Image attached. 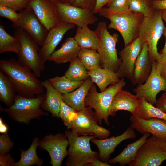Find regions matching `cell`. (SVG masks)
Masks as SVG:
<instances>
[{"mask_svg": "<svg viewBox=\"0 0 166 166\" xmlns=\"http://www.w3.org/2000/svg\"><path fill=\"white\" fill-rule=\"evenodd\" d=\"M0 68L12 82L18 94L33 98L43 93L44 88L34 73L14 58L0 60Z\"/></svg>", "mask_w": 166, "mask_h": 166, "instance_id": "6da1fadb", "label": "cell"}, {"mask_svg": "<svg viewBox=\"0 0 166 166\" xmlns=\"http://www.w3.org/2000/svg\"><path fill=\"white\" fill-rule=\"evenodd\" d=\"M45 97L43 93L33 98L25 97L17 94L13 105L7 108L0 106V112L5 113L18 123L28 124L33 119L48 115L41 108Z\"/></svg>", "mask_w": 166, "mask_h": 166, "instance_id": "7a4b0ae2", "label": "cell"}, {"mask_svg": "<svg viewBox=\"0 0 166 166\" xmlns=\"http://www.w3.org/2000/svg\"><path fill=\"white\" fill-rule=\"evenodd\" d=\"M108 29L106 22L98 23L94 30L98 39L97 51L100 56L101 67L116 72L121 63L116 48L119 36L116 33L111 34Z\"/></svg>", "mask_w": 166, "mask_h": 166, "instance_id": "3957f363", "label": "cell"}, {"mask_svg": "<svg viewBox=\"0 0 166 166\" xmlns=\"http://www.w3.org/2000/svg\"><path fill=\"white\" fill-rule=\"evenodd\" d=\"M98 13L100 16L110 21L108 28L116 30L121 34L125 45L131 43L138 37L144 18L142 14L130 11L111 13L102 10Z\"/></svg>", "mask_w": 166, "mask_h": 166, "instance_id": "277c9868", "label": "cell"}, {"mask_svg": "<svg viewBox=\"0 0 166 166\" xmlns=\"http://www.w3.org/2000/svg\"><path fill=\"white\" fill-rule=\"evenodd\" d=\"M162 18L161 10L154 9L148 16L144 17L138 37L147 45L150 59L152 62L159 57L157 44L165 27Z\"/></svg>", "mask_w": 166, "mask_h": 166, "instance_id": "5b68a950", "label": "cell"}, {"mask_svg": "<svg viewBox=\"0 0 166 166\" xmlns=\"http://www.w3.org/2000/svg\"><path fill=\"white\" fill-rule=\"evenodd\" d=\"M126 85L124 79L121 78L118 83L111 85L104 91L98 92L93 83L85 98V105L86 107L94 109L99 124L103 120L105 124L109 125L108 117L113 98L115 94Z\"/></svg>", "mask_w": 166, "mask_h": 166, "instance_id": "8992f818", "label": "cell"}, {"mask_svg": "<svg viewBox=\"0 0 166 166\" xmlns=\"http://www.w3.org/2000/svg\"><path fill=\"white\" fill-rule=\"evenodd\" d=\"M14 36L18 39L20 49L18 61L20 64L32 71L37 77L41 76L45 69L44 63L39 54V45L37 42L23 30L16 29Z\"/></svg>", "mask_w": 166, "mask_h": 166, "instance_id": "52a82bcc", "label": "cell"}, {"mask_svg": "<svg viewBox=\"0 0 166 166\" xmlns=\"http://www.w3.org/2000/svg\"><path fill=\"white\" fill-rule=\"evenodd\" d=\"M69 142L68 156L65 163L67 166H83L92 159L98 158V153L93 151L90 143L91 140L97 138L95 136L73 135L71 131L66 130L65 133Z\"/></svg>", "mask_w": 166, "mask_h": 166, "instance_id": "ba28073f", "label": "cell"}, {"mask_svg": "<svg viewBox=\"0 0 166 166\" xmlns=\"http://www.w3.org/2000/svg\"><path fill=\"white\" fill-rule=\"evenodd\" d=\"M166 160V141L152 136L139 148L129 166H159Z\"/></svg>", "mask_w": 166, "mask_h": 166, "instance_id": "9c48e42d", "label": "cell"}, {"mask_svg": "<svg viewBox=\"0 0 166 166\" xmlns=\"http://www.w3.org/2000/svg\"><path fill=\"white\" fill-rule=\"evenodd\" d=\"M76 118L72 122L69 129L74 135L95 136L100 139L107 138L110 132L99 125V119L95 111L90 107H85L77 111Z\"/></svg>", "mask_w": 166, "mask_h": 166, "instance_id": "30bf717a", "label": "cell"}, {"mask_svg": "<svg viewBox=\"0 0 166 166\" xmlns=\"http://www.w3.org/2000/svg\"><path fill=\"white\" fill-rule=\"evenodd\" d=\"M19 20L13 23V27L20 28L29 34L39 46L44 44L49 30L40 21L30 6L20 11Z\"/></svg>", "mask_w": 166, "mask_h": 166, "instance_id": "8fae6325", "label": "cell"}, {"mask_svg": "<svg viewBox=\"0 0 166 166\" xmlns=\"http://www.w3.org/2000/svg\"><path fill=\"white\" fill-rule=\"evenodd\" d=\"M69 145L67 137L65 133L49 134L40 140L39 147L45 150L50 157V163L53 166H61L65 158L68 154Z\"/></svg>", "mask_w": 166, "mask_h": 166, "instance_id": "7c38bea8", "label": "cell"}, {"mask_svg": "<svg viewBox=\"0 0 166 166\" xmlns=\"http://www.w3.org/2000/svg\"><path fill=\"white\" fill-rule=\"evenodd\" d=\"M61 21L83 27L93 24L98 18L92 11L83 9L71 4L56 2Z\"/></svg>", "mask_w": 166, "mask_h": 166, "instance_id": "4fadbf2b", "label": "cell"}, {"mask_svg": "<svg viewBox=\"0 0 166 166\" xmlns=\"http://www.w3.org/2000/svg\"><path fill=\"white\" fill-rule=\"evenodd\" d=\"M133 91L138 99L143 98L153 105H155L156 96L160 92H166V81L157 70L155 61L153 63L150 74L146 81L138 85Z\"/></svg>", "mask_w": 166, "mask_h": 166, "instance_id": "5bb4252c", "label": "cell"}, {"mask_svg": "<svg viewBox=\"0 0 166 166\" xmlns=\"http://www.w3.org/2000/svg\"><path fill=\"white\" fill-rule=\"evenodd\" d=\"M143 43L138 37L119 52L121 63L116 72L120 78L126 77L130 80L136 61L141 51Z\"/></svg>", "mask_w": 166, "mask_h": 166, "instance_id": "9a60e30c", "label": "cell"}, {"mask_svg": "<svg viewBox=\"0 0 166 166\" xmlns=\"http://www.w3.org/2000/svg\"><path fill=\"white\" fill-rule=\"evenodd\" d=\"M75 26L74 24L61 21L49 31L45 42L39 51L40 57L44 63L55 51L65 34Z\"/></svg>", "mask_w": 166, "mask_h": 166, "instance_id": "2e32d148", "label": "cell"}, {"mask_svg": "<svg viewBox=\"0 0 166 166\" xmlns=\"http://www.w3.org/2000/svg\"><path fill=\"white\" fill-rule=\"evenodd\" d=\"M29 6L49 31L61 22L55 3L51 0H32Z\"/></svg>", "mask_w": 166, "mask_h": 166, "instance_id": "e0dca14e", "label": "cell"}, {"mask_svg": "<svg viewBox=\"0 0 166 166\" xmlns=\"http://www.w3.org/2000/svg\"><path fill=\"white\" fill-rule=\"evenodd\" d=\"M131 126L141 134L148 133L166 141V120L152 118L144 119L132 114L130 117Z\"/></svg>", "mask_w": 166, "mask_h": 166, "instance_id": "ac0fdd59", "label": "cell"}, {"mask_svg": "<svg viewBox=\"0 0 166 166\" xmlns=\"http://www.w3.org/2000/svg\"><path fill=\"white\" fill-rule=\"evenodd\" d=\"M134 130L131 126L122 134L117 136L103 139L94 138L91 139V141L98 148L99 160L107 162L111 154L119 144L126 139L135 138L136 135Z\"/></svg>", "mask_w": 166, "mask_h": 166, "instance_id": "d6986e66", "label": "cell"}, {"mask_svg": "<svg viewBox=\"0 0 166 166\" xmlns=\"http://www.w3.org/2000/svg\"><path fill=\"white\" fill-rule=\"evenodd\" d=\"M153 63L149 57L147 45L144 43L136 61L130 79L132 84L139 85L145 82L150 74Z\"/></svg>", "mask_w": 166, "mask_h": 166, "instance_id": "ffe728a7", "label": "cell"}, {"mask_svg": "<svg viewBox=\"0 0 166 166\" xmlns=\"http://www.w3.org/2000/svg\"><path fill=\"white\" fill-rule=\"evenodd\" d=\"M139 105V99L135 95L121 89L114 95L111 104L109 116L114 117L119 110L128 111L132 114L136 113Z\"/></svg>", "mask_w": 166, "mask_h": 166, "instance_id": "44dd1931", "label": "cell"}, {"mask_svg": "<svg viewBox=\"0 0 166 166\" xmlns=\"http://www.w3.org/2000/svg\"><path fill=\"white\" fill-rule=\"evenodd\" d=\"M80 49L74 38L69 37L58 49L55 50L50 56L48 61L57 64L70 62L77 57Z\"/></svg>", "mask_w": 166, "mask_h": 166, "instance_id": "7402d4cb", "label": "cell"}, {"mask_svg": "<svg viewBox=\"0 0 166 166\" xmlns=\"http://www.w3.org/2000/svg\"><path fill=\"white\" fill-rule=\"evenodd\" d=\"M42 83L46 89V93L41 108L44 111L51 113L53 116L59 118L60 106L63 101V94L56 90L48 79L42 81Z\"/></svg>", "mask_w": 166, "mask_h": 166, "instance_id": "603a6c76", "label": "cell"}, {"mask_svg": "<svg viewBox=\"0 0 166 166\" xmlns=\"http://www.w3.org/2000/svg\"><path fill=\"white\" fill-rule=\"evenodd\" d=\"M93 83L89 77L76 89L66 94H63V101L76 111L85 107V101Z\"/></svg>", "mask_w": 166, "mask_h": 166, "instance_id": "cb8c5ba5", "label": "cell"}, {"mask_svg": "<svg viewBox=\"0 0 166 166\" xmlns=\"http://www.w3.org/2000/svg\"><path fill=\"white\" fill-rule=\"evenodd\" d=\"M93 83H95L101 92L109 85L118 83L120 80L116 72L99 66L87 71Z\"/></svg>", "mask_w": 166, "mask_h": 166, "instance_id": "d4e9b609", "label": "cell"}, {"mask_svg": "<svg viewBox=\"0 0 166 166\" xmlns=\"http://www.w3.org/2000/svg\"><path fill=\"white\" fill-rule=\"evenodd\" d=\"M150 135L148 133H145L136 141L128 144L117 156L108 160V163L110 164L119 163L121 166L128 164L133 160L139 148Z\"/></svg>", "mask_w": 166, "mask_h": 166, "instance_id": "484cf974", "label": "cell"}, {"mask_svg": "<svg viewBox=\"0 0 166 166\" xmlns=\"http://www.w3.org/2000/svg\"><path fill=\"white\" fill-rule=\"evenodd\" d=\"M40 140L39 138L34 137L30 146L27 150L24 151L20 149V158L18 161L15 162V166H41L43 164V160L38 156L36 152Z\"/></svg>", "mask_w": 166, "mask_h": 166, "instance_id": "4316f807", "label": "cell"}, {"mask_svg": "<svg viewBox=\"0 0 166 166\" xmlns=\"http://www.w3.org/2000/svg\"><path fill=\"white\" fill-rule=\"evenodd\" d=\"M81 49L97 50L98 39L95 31L90 29L88 26L77 27L74 37Z\"/></svg>", "mask_w": 166, "mask_h": 166, "instance_id": "83f0119b", "label": "cell"}, {"mask_svg": "<svg viewBox=\"0 0 166 166\" xmlns=\"http://www.w3.org/2000/svg\"><path fill=\"white\" fill-rule=\"evenodd\" d=\"M14 87L8 76L0 71V101L7 107L14 104L17 94Z\"/></svg>", "mask_w": 166, "mask_h": 166, "instance_id": "f1b7e54d", "label": "cell"}, {"mask_svg": "<svg viewBox=\"0 0 166 166\" xmlns=\"http://www.w3.org/2000/svg\"><path fill=\"white\" fill-rule=\"evenodd\" d=\"M139 99V105L134 115L144 119L156 118L166 120V113L143 98Z\"/></svg>", "mask_w": 166, "mask_h": 166, "instance_id": "f546056e", "label": "cell"}, {"mask_svg": "<svg viewBox=\"0 0 166 166\" xmlns=\"http://www.w3.org/2000/svg\"><path fill=\"white\" fill-rule=\"evenodd\" d=\"M20 49L19 41L15 36H12L5 30L2 22L0 24V53L11 52L18 54Z\"/></svg>", "mask_w": 166, "mask_h": 166, "instance_id": "4dcf8cb0", "label": "cell"}, {"mask_svg": "<svg viewBox=\"0 0 166 166\" xmlns=\"http://www.w3.org/2000/svg\"><path fill=\"white\" fill-rule=\"evenodd\" d=\"M50 83L58 91L62 94H66L76 89L84 81H72L65 76H56L48 79Z\"/></svg>", "mask_w": 166, "mask_h": 166, "instance_id": "1f68e13d", "label": "cell"}, {"mask_svg": "<svg viewBox=\"0 0 166 166\" xmlns=\"http://www.w3.org/2000/svg\"><path fill=\"white\" fill-rule=\"evenodd\" d=\"M87 71L100 66V59L96 50L81 49L77 57Z\"/></svg>", "mask_w": 166, "mask_h": 166, "instance_id": "d6a6232c", "label": "cell"}, {"mask_svg": "<svg viewBox=\"0 0 166 166\" xmlns=\"http://www.w3.org/2000/svg\"><path fill=\"white\" fill-rule=\"evenodd\" d=\"M86 70L77 57L70 62L69 67L64 75L73 81H84L89 77Z\"/></svg>", "mask_w": 166, "mask_h": 166, "instance_id": "836d02e7", "label": "cell"}, {"mask_svg": "<svg viewBox=\"0 0 166 166\" xmlns=\"http://www.w3.org/2000/svg\"><path fill=\"white\" fill-rule=\"evenodd\" d=\"M154 10L149 0H129L128 11L149 16Z\"/></svg>", "mask_w": 166, "mask_h": 166, "instance_id": "e575fe53", "label": "cell"}, {"mask_svg": "<svg viewBox=\"0 0 166 166\" xmlns=\"http://www.w3.org/2000/svg\"><path fill=\"white\" fill-rule=\"evenodd\" d=\"M77 115V111L62 101L60 106L59 116L68 129L69 128L71 123L76 118Z\"/></svg>", "mask_w": 166, "mask_h": 166, "instance_id": "d590c367", "label": "cell"}, {"mask_svg": "<svg viewBox=\"0 0 166 166\" xmlns=\"http://www.w3.org/2000/svg\"><path fill=\"white\" fill-rule=\"evenodd\" d=\"M107 5V7H103L101 10L111 13L129 11V0H110Z\"/></svg>", "mask_w": 166, "mask_h": 166, "instance_id": "8d00e7d4", "label": "cell"}, {"mask_svg": "<svg viewBox=\"0 0 166 166\" xmlns=\"http://www.w3.org/2000/svg\"><path fill=\"white\" fill-rule=\"evenodd\" d=\"M32 0H0V5L8 6L16 11H21L29 6Z\"/></svg>", "mask_w": 166, "mask_h": 166, "instance_id": "74e56055", "label": "cell"}, {"mask_svg": "<svg viewBox=\"0 0 166 166\" xmlns=\"http://www.w3.org/2000/svg\"><path fill=\"white\" fill-rule=\"evenodd\" d=\"M14 146V142L7 134H2L0 135V154L8 153Z\"/></svg>", "mask_w": 166, "mask_h": 166, "instance_id": "f35d334b", "label": "cell"}, {"mask_svg": "<svg viewBox=\"0 0 166 166\" xmlns=\"http://www.w3.org/2000/svg\"><path fill=\"white\" fill-rule=\"evenodd\" d=\"M7 6L0 5V16L11 20L13 23L16 22L19 19V13Z\"/></svg>", "mask_w": 166, "mask_h": 166, "instance_id": "ab89813d", "label": "cell"}, {"mask_svg": "<svg viewBox=\"0 0 166 166\" xmlns=\"http://www.w3.org/2000/svg\"><path fill=\"white\" fill-rule=\"evenodd\" d=\"M160 54L155 61L156 67L160 75L166 81V54Z\"/></svg>", "mask_w": 166, "mask_h": 166, "instance_id": "60d3db41", "label": "cell"}, {"mask_svg": "<svg viewBox=\"0 0 166 166\" xmlns=\"http://www.w3.org/2000/svg\"><path fill=\"white\" fill-rule=\"evenodd\" d=\"M97 0H74L72 5L93 12Z\"/></svg>", "mask_w": 166, "mask_h": 166, "instance_id": "b9f144b4", "label": "cell"}, {"mask_svg": "<svg viewBox=\"0 0 166 166\" xmlns=\"http://www.w3.org/2000/svg\"><path fill=\"white\" fill-rule=\"evenodd\" d=\"M15 162L9 154H0V166H15Z\"/></svg>", "mask_w": 166, "mask_h": 166, "instance_id": "7bdbcfd3", "label": "cell"}, {"mask_svg": "<svg viewBox=\"0 0 166 166\" xmlns=\"http://www.w3.org/2000/svg\"><path fill=\"white\" fill-rule=\"evenodd\" d=\"M155 107L166 114V92L163 93L157 99L155 104Z\"/></svg>", "mask_w": 166, "mask_h": 166, "instance_id": "ee69618b", "label": "cell"}, {"mask_svg": "<svg viewBox=\"0 0 166 166\" xmlns=\"http://www.w3.org/2000/svg\"><path fill=\"white\" fill-rule=\"evenodd\" d=\"M154 9L162 10L166 9V0H155L151 1Z\"/></svg>", "mask_w": 166, "mask_h": 166, "instance_id": "f6af8a7d", "label": "cell"}, {"mask_svg": "<svg viewBox=\"0 0 166 166\" xmlns=\"http://www.w3.org/2000/svg\"><path fill=\"white\" fill-rule=\"evenodd\" d=\"M98 157H95L91 160L86 166H110L107 162H103L98 160Z\"/></svg>", "mask_w": 166, "mask_h": 166, "instance_id": "bcb514c9", "label": "cell"}, {"mask_svg": "<svg viewBox=\"0 0 166 166\" xmlns=\"http://www.w3.org/2000/svg\"><path fill=\"white\" fill-rule=\"evenodd\" d=\"M110 0H97L95 8L93 11L94 14L99 13L104 6L109 2Z\"/></svg>", "mask_w": 166, "mask_h": 166, "instance_id": "7dc6e473", "label": "cell"}, {"mask_svg": "<svg viewBox=\"0 0 166 166\" xmlns=\"http://www.w3.org/2000/svg\"><path fill=\"white\" fill-rule=\"evenodd\" d=\"M9 130V126L4 123L2 118L0 117V133L1 134H7Z\"/></svg>", "mask_w": 166, "mask_h": 166, "instance_id": "c3c4849f", "label": "cell"}, {"mask_svg": "<svg viewBox=\"0 0 166 166\" xmlns=\"http://www.w3.org/2000/svg\"><path fill=\"white\" fill-rule=\"evenodd\" d=\"M74 0H55L56 2L65 4L72 5Z\"/></svg>", "mask_w": 166, "mask_h": 166, "instance_id": "681fc988", "label": "cell"}, {"mask_svg": "<svg viewBox=\"0 0 166 166\" xmlns=\"http://www.w3.org/2000/svg\"><path fill=\"white\" fill-rule=\"evenodd\" d=\"M164 35L165 36V45H164V47H163V49H162V50L160 52V54H166V27L165 28V29L164 30Z\"/></svg>", "mask_w": 166, "mask_h": 166, "instance_id": "f907efd6", "label": "cell"}, {"mask_svg": "<svg viewBox=\"0 0 166 166\" xmlns=\"http://www.w3.org/2000/svg\"><path fill=\"white\" fill-rule=\"evenodd\" d=\"M161 14L162 18L166 24V9L161 10Z\"/></svg>", "mask_w": 166, "mask_h": 166, "instance_id": "816d5d0a", "label": "cell"}, {"mask_svg": "<svg viewBox=\"0 0 166 166\" xmlns=\"http://www.w3.org/2000/svg\"><path fill=\"white\" fill-rule=\"evenodd\" d=\"M54 3H55L56 2L55 0H51Z\"/></svg>", "mask_w": 166, "mask_h": 166, "instance_id": "f5cc1de1", "label": "cell"}, {"mask_svg": "<svg viewBox=\"0 0 166 166\" xmlns=\"http://www.w3.org/2000/svg\"><path fill=\"white\" fill-rule=\"evenodd\" d=\"M149 0L150 1H152L155 0Z\"/></svg>", "mask_w": 166, "mask_h": 166, "instance_id": "db71d44e", "label": "cell"}]
</instances>
